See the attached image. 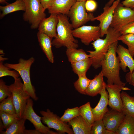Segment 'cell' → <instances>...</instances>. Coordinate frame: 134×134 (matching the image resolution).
<instances>
[{
  "mask_svg": "<svg viewBox=\"0 0 134 134\" xmlns=\"http://www.w3.org/2000/svg\"><path fill=\"white\" fill-rule=\"evenodd\" d=\"M91 134H116L107 130L102 119L94 121L92 126Z\"/></svg>",
  "mask_w": 134,
  "mask_h": 134,
  "instance_id": "31",
  "label": "cell"
},
{
  "mask_svg": "<svg viewBox=\"0 0 134 134\" xmlns=\"http://www.w3.org/2000/svg\"><path fill=\"white\" fill-rule=\"evenodd\" d=\"M90 103L88 102L79 107L80 115L91 126L94 121Z\"/></svg>",
  "mask_w": 134,
  "mask_h": 134,
  "instance_id": "28",
  "label": "cell"
},
{
  "mask_svg": "<svg viewBox=\"0 0 134 134\" xmlns=\"http://www.w3.org/2000/svg\"><path fill=\"white\" fill-rule=\"evenodd\" d=\"M101 71L92 79H90L85 95L94 97L100 94L103 88L105 82Z\"/></svg>",
  "mask_w": 134,
  "mask_h": 134,
  "instance_id": "21",
  "label": "cell"
},
{
  "mask_svg": "<svg viewBox=\"0 0 134 134\" xmlns=\"http://www.w3.org/2000/svg\"><path fill=\"white\" fill-rule=\"evenodd\" d=\"M118 40L121 41L128 47V49L131 56H134V34L121 35L118 38Z\"/></svg>",
  "mask_w": 134,
  "mask_h": 134,
  "instance_id": "32",
  "label": "cell"
},
{
  "mask_svg": "<svg viewBox=\"0 0 134 134\" xmlns=\"http://www.w3.org/2000/svg\"><path fill=\"white\" fill-rule=\"evenodd\" d=\"M12 94L8 86L2 79H0V102H1Z\"/></svg>",
  "mask_w": 134,
  "mask_h": 134,
  "instance_id": "36",
  "label": "cell"
},
{
  "mask_svg": "<svg viewBox=\"0 0 134 134\" xmlns=\"http://www.w3.org/2000/svg\"><path fill=\"white\" fill-rule=\"evenodd\" d=\"M92 63V59L89 57L71 64L73 71L78 76L86 74Z\"/></svg>",
  "mask_w": 134,
  "mask_h": 134,
  "instance_id": "25",
  "label": "cell"
},
{
  "mask_svg": "<svg viewBox=\"0 0 134 134\" xmlns=\"http://www.w3.org/2000/svg\"><path fill=\"white\" fill-rule=\"evenodd\" d=\"M58 22L57 28L56 36L52 41V45L57 48L63 46L67 49L77 48V40L75 39L72 31L73 28L67 15L57 14Z\"/></svg>",
  "mask_w": 134,
  "mask_h": 134,
  "instance_id": "3",
  "label": "cell"
},
{
  "mask_svg": "<svg viewBox=\"0 0 134 134\" xmlns=\"http://www.w3.org/2000/svg\"><path fill=\"white\" fill-rule=\"evenodd\" d=\"M74 37L80 39L82 43L88 46L100 37L99 26L83 25L72 31Z\"/></svg>",
  "mask_w": 134,
  "mask_h": 134,
  "instance_id": "11",
  "label": "cell"
},
{
  "mask_svg": "<svg viewBox=\"0 0 134 134\" xmlns=\"http://www.w3.org/2000/svg\"><path fill=\"white\" fill-rule=\"evenodd\" d=\"M0 111L11 114H16L12 94L0 102Z\"/></svg>",
  "mask_w": 134,
  "mask_h": 134,
  "instance_id": "30",
  "label": "cell"
},
{
  "mask_svg": "<svg viewBox=\"0 0 134 134\" xmlns=\"http://www.w3.org/2000/svg\"><path fill=\"white\" fill-rule=\"evenodd\" d=\"M80 115L79 107H76L72 108H68L65 111L60 119L62 121L67 123Z\"/></svg>",
  "mask_w": 134,
  "mask_h": 134,
  "instance_id": "33",
  "label": "cell"
},
{
  "mask_svg": "<svg viewBox=\"0 0 134 134\" xmlns=\"http://www.w3.org/2000/svg\"><path fill=\"white\" fill-rule=\"evenodd\" d=\"M122 101L123 112L125 115L134 117V96H131L126 92L121 93Z\"/></svg>",
  "mask_w": 134,
  "mask_h": 134,
  "instance_id": "23",
  "label": "cell"
},
{
  "mask_svg": "<svg viewBox=\"0 0 134 134\" xmlns=\"http://www.w3.org/2000/svg\"><path fill=\"white\" fill-rule=\"evenodd\" d=\"M85 6L86 10L92 12L96 9L97 4L96 1L94 0H87L86 1Z\"/></svg>",
  "mask_w": 134,
  "mask_h": 134,
  "instance_id": "38",
  "label": "cell"
},
{
  "mask_svg": "<svg viewBox=\"0 0 134 134\" xmlns=\"http://www.w3.org/2000/svg\"><path fill=\"white\" fill-rule=\"evenodd\" d=\"M34 60L33 57L27 60L20 58L17 64L6 63L4 64L10 69H13L18 72L23 81L24 90L30 97L36 101L38 98L36 96L35 88L32 84L30 76V68Z\"/></svg>",
  "mask_w": 134,
  "mask_h": 134,
  "instance_id": "4",
  "label": "cell"
},
{
  "mask_svg": "<svg viewBox=\"0 0 134 134\" xmlns=\"http://www.w3.org/2000/svg\"><path fill=\"white\" fill-rule=\"evenodd\" d=\"M115 0H109V1L105 4L104 7L106 8L110 7L112 4Z\"/></svg>",
  "mask_w": 134,
  "mask_h": 134,
  "instance_id": "42",
  "label": "cell"
},
{
  "mask_svg": "<svg viewBox=\"0 0 134 134\" xmlns=\"http://www.w3.org/2000/svg\"><path fill=\"white\" fill-rule=\"evenodd\" d=\"M66 54L68 61L71 63L89 58V55L87 54L82 49L67 48L66 51Z\"/></svg>",
  "mask_w": 134,
  "mask_h": 134,
  "instance_id": "26",
  "label": "cell"
},
{
  "mask_svg": "<svg viewBox=\"0 0 134 134\" xmlns=\"http://www.w3.org/2000/svg\"><path fill=\"white\" fill-rule=\"evenodd\" d=\"M3 55H0V61H3L7 59V58H4L3 57Z\"/></svg>",
  "mask_w": 134,
  "mask_h": 134,
  "instance_id": "43",
  "label": "cell"
},
{
  "mask_svg": "<svg viewBox=\"0 0 134 134\" xmlns=\"http://www.w3.org/2000/svg\"><path fill=\"white\" fill-rule=\"evenodd\" d=\"M37 35L39 45L48 61L54 62V56L52 49V39L47 35L38 32Z\"/></svg>",
  "mask_w": 134,
  "mask_h": 134,
  "instance_id": "19",
  "label": "cell"
},
{
  "mask_svg": "<svg viewBox=\"0 0 134 134\" xmlns=\"http://www.w3.org/2000/svg\"><path fill=\"white\" fill-rule=\"evenodd\" d=\"M25 5L24 0H16L14 2L6 4L4 6H0V9L2 12L0 18L12 12L20 10L25 11Z\"/></svg>",
  "mask_w": 134,
  "mask_h": 134,
  "instance_id": "24",
  "label": "cell"
},
{
  "mask_svg": "<svg viewBox=\"0 0 134 134\" xmlns=\"http://www.w3.org/2000/svg\"><path fill=\"white\" fill-rule=\"evenodd\" d=\"M120 0H116L110 7H104L103 12L92 19V21L97 20L100 22L99 26L100 29V37H103L107 34L112 21L115 9L120 3Z\"/></svg>",
  "mask_w": 134,
  "mask_h": 134,
  "instance_id": "13",
  "label": "cell"
},
{
  "mask_svg": "<svg viewBox=\"0 0 134 134\" xmlns=\"http://www.w3.org/2000/svg\"><path fill=\"white\" fill-rule=\"evenodd\" d=\"M26 119L23 117L18 118L5 131L0 132L1 134H26L25 123Z\"/></svg>",
  "mask_w": 134,
  "mask_h": 134,
  "instance_id": "22",
  "label": "cell"
},
{
  "mask_svg": "<svg viewBox=\"0 0 134 134\" xmlns=\"http://www.w3.org/2000/svg\"><path fill=\"white\" fill-rule=\"evenodd\" d=\"M0 3L1 4H6L8 3L6 1V0H0Z\"/></svg>",
  "mask_w": 134,
  "mask_h": 134,
  "instance_id": "44",
  "label": "cell"
},
{
  "mask_svg": "<svg viewBox=\"0 0 134 134\" xmlns=\"http://www.w3.org/2000/svg\"><path fill=\"white\" fill-rule=\"evenodd\" d=\"M116 53L119 59L120 68L122 70L126 72L128 67L129 69V72H132L134 70V60L128 49L119 44L116 49Z\"/></svg>",
  "mask_w": 134,
  "mask_h": 134,
  "instance_id": "17",
  "label": "cell"
},
{
  "mask_svg": "<svg viewBox=\"0 0 134 134\" xmlns=\"http://www.w3.org/2000/svg\"><path fill=\"white\" fill-rule=\"evenodd\" d=\"M116 133V134H134V117L125 115Z\"/></svg>",
  "mask_w": 134,
  "mask_h": 134,
  "instance_id": "27",
  "label": "cell"
},
{
  "mask_svg": "<svg viewBox=\"0 0 134 134\" xmlns=\"http://www.w3.org/2000/svg\"><path fill=\"white\" fill-rule=\"evenodd\" d=\"M121 35L134 34V21L122 27L119 31Z\"/></svg>",
  "mask_w": 134,
  "mask_h": 134,
  "instance_id": "37",
  "label": "cell"
},
{
  "mask_svg": "<svg viewBox=\"0 0 134 134\" xmlns=\"http://www.w3.org/2000/svg\"><path fill=\"white\" fill-rule=\"evenodd\" d=\"M25 10L23 15L24 20L31 25V29L38 28L39 23L46 18V15L39 0H24Z\"/></svg>",
  "mask_w": 134,
  "mask_h": 134,
  "instance_id": "5",
  "label": "cell"
},
{
  "mask_svg": "<svg viewBox=\"0 0 134 134\" xmlns=\"http://www.w3.org/2000/svg\"><path fill=\"white\" fill-rule=\"evenodd\" d=\"M125 78L126 82L134 87V70L131 73H127Z\"/></svg>",
  "mask_w": 134,
  "mask_h": 134,
  "instance_id": "39",
  "label": "cell"
},
{
  "mask_svg": "<svg viewBox=\"0 0 134 134\" xmlns=\"http://www.w3.org/2000/svg\"><path fill=\"white\" fill-rule=\"evenodd\" d=\"M121 4L124 6L133 9L134 7V0H125Z\"/></svg>",
  "mask_w": 134,
  "mask_h": 134,
  "instance_id": "41",
  "label": "cell"
},
{
  "mask_svg": "<svg viewBox=\"0 0 134 134\" xmlns=\"http://www.w3.org/2000/svg\"><path fill=\"white\" fill-rule=\"evenodd\" d=\"M106 88L109 95L108 105L109 107L111 109L123 112L121 91L131 89L122 85L116 84H106Z\"/></svg>",
  "mask_w": 134,
  "mask_h": 134,
  "instance_id": "12",
  "label": "cell"
},
{
  "mask_svg": "<svg viewBox=\"0 0 134 134\" xmlns=\"http://www.w3.org/2000/svg\"><path fill=\"white\" fill-rule=\"evenodd\" d=\"M78 76V79L74 83V86L75 89L80 93L85 95V92L90 79L87 78L86 74Z\"/></svg>",
  "mask_w": 134,
  "mask_h": 134,
  "instance_id": "29",
  "label": "cell"
},
{
  "mask_svg": "<svg viewBox=\"0 0 134 134\" xmlns=\"http://www.w3.org/2000/svg\"><path fill=\"white\" fill-rule=\"evenodd\" d=\"M14 83L8 86L11 92L12 100L16 114L19 118L22 117L27 100L30 97L24 89V85L20 78L14 79Z\"/></svg>",
  "mask_w": 134,
  "mask_h": 134,
  "instance_id": "6",
  "label": "cell"
},
{
  "mask_svg": "<svg viewBox=\"0 0 134 134\" xmlns=\"http://www.w3.org/2000/svg\"><path fill=\"white\" fill-rule=\"evenodd\" d=\"M33 102L30 98L28 99L22 117L30 121L33 125L35 129L40 134H58V132L50 130V128L44 125L42 123L41 117L38 116L33 108Z\"/></svg>",
  "mask_w": 134,
  "mask_h": 134,
  "instance_id": "10",
  "label": "cell"
},
{
  "mask_svg": "<svg viewBox=\"0 0 134 134\" xmlns=\"http://www.w3.org/2000/svg\"><path fill=\"white\" fill-rule=\"evenodd\" d=\"M106 84L105 82L102 90L100 93V100L96 106L92 108L94 121L102 119L109 109L108 105L109 95L106 90Z\"/></svg>",
  "mask_w": 134,
  "mask_h": 134,
  "instance_id": "16",
  "label": "cell"
},
{
  "mask_svg": "<svg viewBox=\"0 0 134 134\" xmlns=\"http://www.w3.org/2000/svg\"><path fill=\"white\" fill-rule=\"evenodd\" d=\"M40 113L42 116V122L46 125L49 128L55 130L60 134L66 133L68 134H74L69 125L62 121L59 117L49 109H47L46 111H41Z\"/></svg>",
  "mask_w": 134,
  "mask_h": 134,
  "instance_id": "9",
  "label": "cell"
},
{
  "mask_svg": "<svg viewBox=\"0 0 134 134\" xmlns=\"http://www.w3.org/2000/svg\"><path fill=\"white\" fill-rule=\"evenodd\" d=\"M132 9L134 10V7Z\"/></svg>",
  "mask_w": 134,
  "mask_h": 134,
  "instance_id": "46",
  "label": "cell"
},
{
  "mask_svg": "<svg viewBox=\"0 0 134 134\" xmlns=\"http://www.w3.org/2000/svg\"><path fill=\"white\" fill-rule=\"evenodd\" d=\"M0 116L4 129H6L16 120L19 118L16 114H11L1 111Z\"/></svg>",
  "mask_w": 134,
  "mask_h": 134,
  "instance_id": "34",
  "label": "cell"
},
{
  "mask_svg": "<svg viewBox=\"0 0 134 134\" xmlns=\"http://www.w3.org/2000/svg\"><path fill=\"white\" fill-rule=\"evenodd\" d=\"M50 14L49 17L45 18L41 21L38 29L39 32L47 35L52 39L57 35V28L58 19L57 14Z\"/></svg>",
  "mask_w": 134,
  "mask_h": 134,
  "instance_id": "15",
  "label": "cell"
},
{
  "mask_svg": "<svg viewBox=\"0 0 134 134\" xmlns=\"http://www.w3.org/2000/svg\"><path fill=\"white\" fill-rule=\"evenodd\" d=\"M118 41L113 43L110 46L104 59L100 63L103 76L107 79V84H116L125 86V83L123 82L120 77L119 59L116 55V49Z\"/></svg>",
  "mask_w": 134,
  "mask_h": 134,
  "instance_id": "1",
  "label": "cell"
},
{
  "mask_svg": "<svg viewBox=\"0 0 134 134\" xmlns=\"http://www.w3.org/2000/svg\"><path fill=\"white\" fill-rule=\"evenodd\" d=\"M10 76L15 79L19 78L20 75L15 70H11L10 69L3 64V61H0V77Z\"/></svg>",
  "mask_w": 134,
  "mask_h": 134,
  "instance_id": "35",
  "label": "cell"
},
{
  "mask_svg": "<svg viewBox=\"0 0 134 134\" xmlns=\"http://www.w3.org/2000/svg\"><path fill=\"white\" fill-rule=\"evenodd\" d=\"M76 0H53L52 4L48 9L49 13L67 15Z\"/></svg>",
  "mask_w": 134,
  "mask_h": 134,
  "instance_id": "18",
  "label": "cell"
},
{
  "mask_svg": "<svg viewBox=\"0 0 134 134\" xmlns=\"http://www.w3.org/2000/svg\"><path fill=\"white\" fill-rule=\"evenodd\" d=\"M40 2L44 9L45 11L48 9L51 6L53 0H39Z\"/></svg>",
  "mask_w": 134,
  "mask_h": 134,
  "instance_id": "40",
  "label": "cell"
},
{
  "mask_svg": "<svg viewBox=\"0 0 134 134\" xmlns=\"http://www.w3.org/2000/svg\"><path fill=\"white\" fill-rule=\"evenodd\" d=\"M134 21V10L120 3L115 9L110 27L119 31L121 28Z\"/></svg>",
  "mask_w": 134,
  "mask_h": 134,
  "instance_id": "8",
  "label": "cell"
},
{
  "mask_svg": "<svg viewBox=\"0 0 134 134\" xmlns=\"http://www.w3.org/2000/svg\"><path fill=\"white\" fill-rule=\"evenodd\" d=\"M68 123L72 128L74 134H91V126L80 115Z\"/></svg>",
  "mask_w": 134,
  "mask_h": 134,
  "instance_id": "20",
  "label": "cell"
},
{
  "mask_svg": "<svg viewBox=\"0 0 134 134\" xmlns=\"http://www.w3.org/2000/svg\"><path fill=\"white\" fill-rule=\"evenodd\" d=\"M121 35L119 31L110 27L104 39L99 38L91 43L95 50L87 52L92 60V66L95 69L101 67L100 62L104 59L110 46L116 41H118V38Z\"/></svg>",
  "mask_w": 134,
  "mask_h": 134,
  "instance_id": "2",
  "label": "cell"
},
{
  "mask_svg": "<svg viewBox=\"0 0 134 134\" xmlns=\"http://www.w3.org/2000/svg\"><path fill=\"white\" fill-rule=\"evenodd\" d=\"M125 116L123 112L111 109L108 110L103 117L102 120L107 130L116 133Z\"/></svg>",
  "mask_w": 134,
  "mask_h": 134,
  "instance_id": "14",
  "label": "cell"
},
{
  "mask_svg": "<svg viewBox=\"0 0 134 134\" xmlns=\"http://www.w3.org/2000/svg\"><path fill=\"white\" fill-rule=\"evenodd\" d=\"M86 1H76L67 15L74 29L83 25L89 21H92L94 17L92 14L87 12L85 6Z\"/></svg>",
  "mask_w": 134,
  "mask_h": 134,
  "instance_id": "7",
  "label": "cell"
},
{
  "mask_svg": "<svg viewBox=\"0 0 134 134\" xmlns=\"http://www.w3.org/2000/svg\"><path fill=\"white\" fill-rule=\"evenodd\" d=\"M87 0H76V1H86Z\"/></svg>",
  "mask_w": 134,
  "mask_h": 134,
  "instance_id": "45",
  "label": "cell"
}]
</instances>
